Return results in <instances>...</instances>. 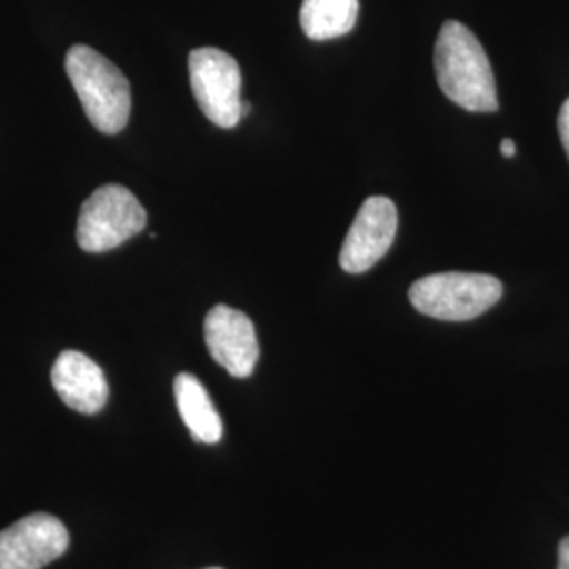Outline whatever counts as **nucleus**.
Wrapping results in <instances>:
<instances>
[{"instance_id": "12", "label": "nucleus", "mask_w": 569, "mask_h": 569, "mask_svg": "<svg viewBox=\"0 0 569 569\" xmlns=\"http://www.w3.org/2000/svg\"><path fill=\"white\" fill-rule=\"evenodd\" d=\"M557 127H559V138H561V143H563L569 159V100H566V103H563L561 110H559Z\"/></svg>"}, {"instance_id": "9", "label": "nucleus", "mask_w": 569, "mask_h": 569, "mask_svg": "<svg viewBox=\"0 0 569 569\" xmlns=\"http://www.w3.org/2000/svg\"><path fill=\"white\" fill-rule=\"evenodd\" d=\"M51 382L61 401L84 416L102 411L110 397L102 367L79 350L61 352L51 369Z\"/></svg>"}, {"instance_id": "11", "label": "nucleus", "mask_w": 569, "mask_h": 569, "mask_svg": "<svg viewBox=\"0 0 569 569\" xmlns=\"http://www.w3.org/2000/svg\"><path fill=\"white\" fill-rule=\"evenodd\" d=\"M359 18V0H302L300 26L310 41L348 34Z\"/></svg>"}, {"instance_id": "4", "label": "nucleus", "mask_w": 569, "mask_h": 569, "mask_svg": "<svg viewBox=\"0 0 569 569\" xmlns=\"http://www.w3.org/2000/svg\"><path fill=\"white\" fill-rule=\"evenodd\" d=\"M148 222L138 197L119 183L98 188L81 207L77 241L89 253H103L140 234Z\"/></svg>"}, {"instance_id": "3", "label": "nucleus", "mask_w": 569, "mask_h": 569, "mask_svg": "<svg viewBox=\"0 0 569 569\" xmlns=\"http://www.w3.org/2000/svg\"><path fill=\"white\" fill-rule=\"evenodd\" d=\"M502 298V283L489 274L441 272L418 279L409 289L411 306L439 321H470Z\"/></svg>"}, {"instance_id": "10", "label": "nucleus", "mask_w": 569, "mask_h": 569, "mask_svg": "<svg viewBox=\"0 0 569 569\" xmlns=\"http://www.w3.org/2000/svg\"><path fill=\"white\" fill-rule=\"evenodd\" d=\"M173 392L183 425L188 427L194 441L207 446L218 443L224 432L222 418L201 380L192 373H180L173 382Z\"/></svg>"}, {"instance_id": "16", "label": "nucleus", "mask_w": 569, "mask_h": 569, "mask_svg": "<svg viewBox=\"0 0 569 569\" xmlns=\"http://www.w3.org/2000/svg\"><path fill=\"white\" fill-rule=\"evenodd\" d=\"M207 569H222V568H207Z\"/></svg>"}, {"instance_id": "7", "label": "nucleus", "mask_w": 569, "mask_h": 569, "mask_svg": "<svg viewBox=\"0 0 569 569\" xmlns=\"http://www.w3.org/2000/svg\"><path fill=\"white\" fill-rule=\"evenodd\" d=\"M397 226V204L387 197H369L346 234L340 266L350 274H361L373 268L392 247Z\"/></svg>"}, {"instance_id": "5", "label": "nucleus", "mask_w": 569, "mask_h": 569, "mask_svg": "<svg viewBox=\"0 0 569 569\" xmlns=\"http://www.w3.org/2000/svg\"><path fill=\"white\" fill-rule=\"evenodd\" d=\"M190 84L204 117L222 129H232L243 119L241 68L222 49H194L188 58Z\"/></svg>"}, {"instance_id": "1", "label": "nucleus", "mask_w": 569, "mask_h": 569, "mask_svg": "<svg viewBox=\"0 0 569 569\" xmlns=\"http://www.w3.org/2000/svg\"><path fill=\"white\" fill-rule=\"evenodd\" d=\"M435 72L446 98L467 112L498 110V93L488 53L465 23H443L435 44Z\"/></svg>"}, {"instance_id": "13", "label": "nucleus", "mask_w": 569, "mask_h": 569, "mask_svg": "<svg viewBox=\"0 0 569 569\" xmlns=\"http://www.w3.org/2000/svg\"><path fill=\"white\" fill-rule=\"evenodd\" d=\"M557 569H569V536L559 545V568Z\"/></svg>"}, {"instance_id": "6", "label": "nucleus", "mask_w": 569, "mask_h": 569, "mask_svg": "<svg viewBox=\"0 0 569 569\" xmlns=\"http://www.w3.org/2000/svg\"><path fill=\"white\" fill-rule=\"evenodd\" d=\"M70 533L53 515H28L0 531V569H42L68 550Z\"/></svg>"}, {"instance_id": "2", "label": "nucleus", "mask_w": 569, "mask_h": 569, "mask_svg": "<svg viewBox=\"0 0 569 569\" xmlns=\"http://www.w3.org/2000/svg\"><path fill=\"white\" fill-rule=\"evenodd\" d=\"M66 72L91 124L114 136L131 114V87L121 70L87 44H74L66 56Z\"/></svg>"}, {"instance_id": "14", "label": "nucleus", "mask_w": 569, "mask_h": 569, "mask_svg": "<svg viewBox=\"0 0 569 569\" xmlns=\"http://www.w3.org/2000/svg\"><path fill=\"white\" fill-rule=\"evenodd\" d=\"M500 152H502L507 159H512V157L517 154V146H515L512 140H502V143H500Z\"/></svg>"}, {"instance_id": "8", "label": "nucleus", "mask_w": 569, "mask_h": 569, "mask_svg": "<svg viewBox=\"0 0 569 569\" xmlns=\"http://www.w3.org/2000/svg\"><path fill=\"white\" fill-rule=\"evenodd\" d=\"M204 345L213 361L234 378H249L260 359V345L251 319L230 306H213L204 317Z\"/></svg>"}, {"instance_id": "15", "label": "nucleus", "mask_w": 569, "mask_h": 569, "mask_svg": "<svg viewBox=\"0 0 569 569\" xmlns=\"http://www.w3.org/2000/svg\"><path fill=\"white\" fill-rule=\"evenodd\" d=\"M241 110H243V117H247V114L251 112V103L243 102V106H241Z\"/></svg>"}]
</instances>
